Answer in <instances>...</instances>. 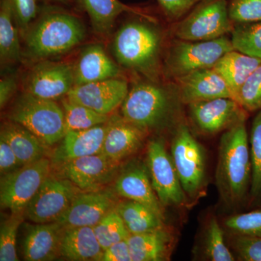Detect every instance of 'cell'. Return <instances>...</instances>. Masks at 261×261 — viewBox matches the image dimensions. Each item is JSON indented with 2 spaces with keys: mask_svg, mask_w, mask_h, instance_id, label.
Listing matches in <instances>:
<instances>
[{
  "mask_svg": "<svg viewBox=\"0 0 261 261\" xmlns=\"http://www.w3.org/2000/svg\"><path fill=\"white\" fill-rule=\"evenodd\" d=\"M103 252L92 226L64 227L61 257L71 261H102Z\"/></svg>",
  "mask_w": 261,
  "mask_h": 261,
  "instance_id": "cell-23",
  "label": "cell"
},
{
  "mask_svg": "<svg viewBox=\"0 0 261 261\" xmlns=\"http://www.w3.org/2000/svg\"><path fill=\"white\" fill-rule=\"evenodd\" d=\"M231 34L235 50L261 60V21L235 23Z\"/></svg>",
  "mask_w": 261,
  "mask_h": 261,
  "instance_id": "cell-31",
  "label": "cell"
},
{
  "mask_svg": "<svg viewBox=\"0 0 261 261\" xmlns=\"http://www.w3.org/2000/svg\"><path fill=\"white\" fill-rule=\"evenodd\" d=\"M224 224L236 234L261 237V209L233 215L226 219Z\"/></svg>",
  "mask_w": 261,
  "mask_h": 261,
  "instance_id": "cell-37",
  "label": "cell"
},
{
  "mask_svg": "<svg viewBox=\"0 0 261 261\" xmlns=\"http://www.w3.org/2000/svg\"><path fill=\"white\" fill-rule=\"evenodd\" d=\"M155 20H134L121 27L113 39L112 49L123 68L160 82L163 73V36Z\"/></svg>",
  "mask_w": 261,
  "mask_h": 261,
  "instance_id": "cell-1",
  "label": "cell"
},
{
  "mask_svg": "<svg viewBox=\"0 0 261 261\" xmlns=\"http://www.w3.org/2000/svg\"><path fill=\"white\" fill-rule=\"evenodd\" d=\"M232 247L239 260L261 261V237L236 234Z\"/></svg>",
  "mask_w": 261,
  "mask_h": 261,
  "instance_id": "cell-39",
  "label": "cell"
},
{
  "mask_svg": "<svg viewBox=\"0 0 261 261\" xmlns=\"http://www.w3.org/2000/svg\"><path fill=\"white\" fill-rule=\"evenodd\" d=\"M75 85L121 78L122 71L99 44L87 46L73 66Z\"/></svg>",
  "mask_w": 261,
  "mask_h": 261,
  "instance_id": "cell-22",
  "label": "cell"
},
{
  "mask_svg": "<svg viewBox=\"0 0 261 261\" xmlns=\"http://www.w3.org/2000/svg\"><path fill=\"white\" fill-rule=\"evenodd\" d=\"M190 118L200 132L215 135L246 119L247 111L232 98L220 97L188 105Z\"/></svg>",
  "mask_w": 261,
  "mask_h": 261,
  "instance_id": "cell-14",
  "label": "cell"
},
{
  "mask_svg": "<svg viewBox=\"0 0 261 261\" xmlns=\"http://www.w3.org/2000/svg\"><path fill=\"white\" fill-rule=\"evenodd\" d=\"M172 237L164 228L147 232L130 234L128 238L132 261L167 260Z\"/></svg>",
  "mask_w": 261,
  "mask_h": 261,
  "instance_id": "cell-26",
  "label": "cell"
},
{
  "mask_svg": "<svg viewBox=\"0 0 261 261\" xmlns=\"http://www.w3.org/2000/svg\"><path fill=\"white\" fill-rule=\"evenodd\" d=\"M86 37L80 18L61 10L44 13L24 36L23 55L35 62L44 61L74 49Z\"/></svg>",
  "mask_w": 261,
  "mask_h": 261,
  "instance_id": "cell-3",
  "label": "cell"
},
{
  "mask_svg": "<svg viewBox=\"0 0 261 261\" xmlns=\"http://www.w3.org/2000/svg\"><path fill=\"white\" fill-rule=\"evenodd\" d=\"M108 123L89 129L67 132L51 152V165L101 153Z\"/></svg>",
  "mask_w": 261,
  "mask_h": 261,
  "instance_id": "cell-20",
  "label": "cell"
},
{
  "mask_svg": "<svg viewBox=\"0 0 261 261\" xmlns=\"http://www.w3.org/2000/svg\"><path fill=\"white\" fill-rule=\"evenodd\" d=\"M238 102L247 112L261 109V64L252 72L240 89Z\"/></svg>",
  "mask_w": 261,
  "mask_h": 261,
  "instance_id": "cell-36",
  "label": "cell"
},
{
  "mask_svg": "<svg viewBox=\"0 0 261 261\" xmlns=\"http://www.w3.org/2000/svg\"><path fill=\"white\" fill-rule=\"evenodd\" d=\"M173 81L180 100L184 104L220 97L233 99L224 79L213 68L195 70Z\"/></svg>",
  "mask_w": 261,
  "mask_h": 261,
  "instance_id": "cell-17",
  "label": "cell"
},
{
  "mask_svg": "<svg viewBox=\"0 0 261 261\" xmlns=\"http://www.w3.org/2000/svg\"><path fill=\"white\" fill-rule=\"evenodd\" d=\"M128 82L122 78L110 79L75 85L66 97L104 115H111L121 106L128 93Z\"/></svg>",
  "mask_w": 261,
  "mask_h": 261,
  "instance_id": "cell-16",
  "label": "cell"
},
{
  "mask_svg": "<svg viewBox=\"0 0 261 261\" xmlns=\"http://www.w3.org/2000/svg\"><path fill=\"white\" fill-rule=\"evenodd\" d=\"M23 166L4 137L0 136V173L1 176L13 172Z\"/></svg>",
  "mask_w": 261,
  "mask_h": 261,
  "instance_id": "cell-42",
  "label": "cell"
},
{
  "mask_svg": "<svg viewBox=\"0 0 261 261\" xmlns=\"http://www.w3.org/2000/svg\"><path fill=\"white\" fill-rule=\"evenodd\" d=\"M252 179L250 194L253 199L261 197V109L252 121L250 137Z\"/></svg>",
  "mask_w": 261,
  "mask_h": 261,
  "instance_id": "cell-35",
  "label": "cell"
},
{
  "mask_svg": "<svg viewBox=\"0 0 261 261\" xmlns=\"http://www.w3.org/2000/svg\"><path fill=\"white\" fill-rule=\"evenodd\" d=\"M90 19L94 32L101 38H107L112 33L117 18L123 13H133L155 20L151 15L138 8L123 4L120 0H81Z\"/></svg>",
  "mask_w": 261,
  "mask_h": 261,
  "instance_id": "cell-24",
  "label": "cell"
},
{
  "mask_svg": "<svg viewBox=\"0 0 261 261\" xmlns=\"http://www.w3.org/2000/svg\"><path fill=\"white\" fill-rule=\"evenodd\" d=\"M58 175L69 180L82 191L106 188L116 180L119 173L120 162L102 153L86 156L53 166Z\"/></svg>",
  "mask_w": 261,
  "mask_h": 261,
  "instance_id": "cell-12",
  "label": "cell"
},
{
  "mask_svg": "<svg viewBox=\"0 0 261 261\" xmlns=\"http://www.w3.org/2000/svg\"><path fill=\"white\" fill-rule=\"evenodd\" d=\"M80 191L69 180L50 173L25 207V218L37 224L56 222Z\"/></svg>",
  "mask_w": 261,
  "mask_h": 261,
  "instance_id": "cell-10",
  "label": "cell"
},
{
  "mask_svg": "<svg viewBox=\"0 0 261 261\" xmlns=\"http://www.w3.org/2000/svg\"><path fill=\"white\" fill-rule=\"evenodd\" d=\"M93 229L103 250L114 243L126 240L130 234L123 219L115 210L94 225Z\"/></svg>",
  "mask_w": 261,
  "mask_h": 261,
  "instance_id": "cell-32",
  "label": "cell"
},
{
  "mask_svg": "<svg viewBox=\"0 0 261 261\" xmlns=\"http://www.w3.org/2000/svg\"><path fill=\"white\" fill-rule=\"evenodd\" d=\"M53 1L57 2V3H63V4H66V3H69L70 0H53Z\"/></svg>",
  "mask_w": 261,
  "mask_h": 261,
  "instance_id": "cell-45",
  "label": "cell"
},
{
  "mask_svg": "<svg viewBox=\"0 0 261 261\" xmlns=\"http://www.w3.org/2000/svg\"><path fill=\"white\" fill-rule=\"evenodd\" d=\"M146 134V130L132 124L123 117H111L101 153L120 162L140 149Z\"/></svg>",
  "mask_w": 261,
  "mask_h": 261,
  "instance_id": "cell-21",
  "label": "cell"
},
{
  "mask_svg": "<svg viewBox=\"0 0 261 261\" xmlns=\"http://www.w3.org/2000/svg\"><path fill=\"white\" fill-rule=\"evenodd\" d=\"M228 10L233 23L261 21V0H228Z\"/></svg>",
  "mask_w": 261,
  "mask_h": 261,
  "instance_id": "cell-38",
  "label": "cell"
},
{
  "mask_svg": "<svg viewBox=\"0 0 261 261\" xmlns=\"http://www.w3.org/2000/svg\"><path fill=\"white\" fill-rule=\"evenodd\" d=\"M171 159L185 193L195 197L205 179V153L190 128L180 124L173 137Z\"/></svg>",
  "mask_w": 261,
  "mask_h": 261,
  "instance_id": "cell-9",
  "label": "cell"
},
{
  "mask_svg": "<svg viewBox=\"0 0 261 261\" xmlns=\"http://www.w3.org/2000/svg\"><path fill=\"white\" fill-rule=\"evenodd\" d=\"M113 189L120 197L143 204L164 220L162 203L154 192L145 165L136 163L118 173Z\"/></svg>",
  "mask_w": 261,
  "mask_h": 261,
  "instance_id": "cell-19",
  "label": "cell"
},
{
  "mask_svg": "<svg viewBox=\"0 0 261 261\" xmlns=\"http://www.w3.org/2000/svg\"><path fill=\"white\" fill-rule=\"evenodd\" d=\"M25 224L22 239V254L27 261H50L60 256L64 227L58 221Z\"/></svg>",
  "mask_w": 261,
  "mask_h": 261,
  "instance_id": "cell-18",
  "label": "cell"
},
{
  "mask_svg": "<svg viewBox=\"0 0 261 261\" xmlns=\"http://www.w3.org/2000/svg\"><path fill=\"white\" fill-rule=\"evenodd\" d=\"M0 136L4 137L23 165L36 162L45 155L47 146L25 127L9 121L2 125Z\"/></svg>",
  "mask_w": 261,
  "mask_h": 261,
  "instance_id": "cell-27",
  "label": "cell"
},
{
  "mask_svg": "<svg viewBox=\"0 0 261 261\" xmlns=\"http://www.w3.org/2000/svg\"><path fill=\"white\" fill-rule=\"evenodd\" d=\"M51 160L47 158L24 165L21 168L1 176L0 205L10 213L24 212L25 207L50 175Z\"/></svg>",
  "mask_w": 261,
  "mask_h": 261,
  "instance_id": "cell-8",
  "label": "cell"
},
{
  "mask_svg": "<svg viewBox=\"0 0 261 261\" xmlns=\"http://www.w3.org/2000/svg\"><path fill=\"white\" fill-rule=\"evenodd\" d=\"M181 102L174 83L164 86L147 80L137 82L121 105L122 117L146 130L167 125Z\"/></svg>",
  "mask_w": 261,
  "mask_h": 261,
  "instance_id": "cell-4",
  "label": "cell"
},
{
  "mask_svg": "<svg viewBox=\"0 0 261 261\" xmlns=\"http://www.w3.org/2000/svg\"><path fill=\"white\" fill-rule=\"evenodd\" d=\"M260 64V59L233 49L221 57L213 68L224 79L233 99L238 101L240 89Z\"/></svg>",
  "mask_w": 261,
  "mask_h": 261,
  "instance_id": "cell-25",
  "label": "cell"
},
{
  "mask_svg": "<svg viewBox=\"0 0 261 261\" xmlns=\"http://www.w3.org/2000/svg\"><path fill=\"white\" fill-rule=\"evenodd\" d=\"M8 117L9 121L25 127L47 147L59 143L66 133L64 111L56 100L24 92L13 103Z\"/></svg>",
  "mask_w": 261,
  "mask_h": 261,
  "instance_id": "cell-5",
  "label": "cell"
},
{
  "mask_svg": "<svg viewBox=\"0 0 261 261\" xmlns=\"http://www.w3.org/2000/svg\"><path fill=\"white\" fill-rule=\"evenodd\" d=\"M216 179L220 196L229 207L241 203L246 197L251 185L252 163L245 121L223 134Z\"/></svg>",
  "mask_w": 261,
  "mask_h": 261,
  "instance_id": "cell-2",
  "label": "cell"
},
{
  "mask_svg": "<svg viewBox=\"0 0 261 261\" xmlns=\"http://www.w3.org/2000/svg\"><path fill=\"white\" fill-rule=\"evenodd\" d=\"M147 167L152 187L162 205H185L187 194L162 139L149 141L147 149Z\"/></svg>",
  "mask_w": 261,
  "mask_h": 261,
  "instance_id": "cell-11",
  "label": "cell"
},
{
  "mask_svg": "<svg viewBox=\"0 0 261 261\" xmlns=\"http://www.w3.org/2000/svg\"><path fill=\"white\" fill-rule=\"evenodd\" d=\"M204 251L211 260H235L232 252L225 243L224 231L215 217L211 218L206 228Z\"/></svg>",
  "mask_w": 261,
  "mask_h": 261,
  "instance_id": "cell-34",
  "label": "cell"
},
{
  "mask_svg": "<svg viewBox=\"0 0 261 261\" xmlns=\"http://www.w3.org/2000/svg\"><path fill=\"white\" fill-rule=\"evenodd\" d=\"M114 189L106 188L91 191L81 190L73 199L68 210L58 221L63 227L93 226L120 202Z\"/></svg>",
  "mask_w": 261,
  "mask_h": 261,
  "instance_id": "cell-15",
  "label": "cell"
},
{
  "mask_svg": "<svg viewBox=\"0 0 261 261\" xmlns=\"http://www.w3.org/2000/svg\"><path fill=\"white\" fill-rule=\"evenodd\" d=\"M228 0H202L181 20L173 23V38L186 41H207L232 32Z\"/></svg>",
  "mask_w": 261,
  "mask_h": 261,
  "instance_id": "cell-7",
  "label": "cell"
},
{
  "mask_svg": "<svg viewBox=\"0 0 261 261\" xmlns=\"http://www.w3.org/2000/svg\"><path fill=\"white\" fill-rule=\"evenodd\" d=\"M19 32L24 37L37 15V0H10Z\"/></svg>",
  "mask_w": 261,
  "mask_h": 261,
  "instance_id": "cell-40",
  "label": "cell"
},
{
  "mask_svg": "<svg viewBox=\"0 0 261 261\" xmlns=\"http://www.w3.org/2000/svg\"><path fill=\"white\" fill-rule=\"evenodd\" d=\"M102 261H132L128 239L114 243L105 250Z\"/></svg>",
  "mask_w": 261,
  "mask_h": 261,
  "instance_id": "cell-43",
  "label": "cell"
},
{
  "mask_svg": "<svg viewBox=\"0 0 261 261\" xmlns=\"http://www.w3.org/2000/svg\"><path fill=\"white\" fill-rule=\"evenodd\" d=\"M233 49L231 39L226 36L207 41L174 38L165 54L163 73L174 80L195 70L213 68L221 57Z\"/></svg>",
  "mask_w": 261,
  "mask_h": 261,
  "instance_id": "cell-6",
  "label": "cell"
},
{
  "mask_svg": "<svg viewBox=\"0 0 261 261\" xmlns=\"http://www.w3.org/2000/svg\"><path fill=\"white\" fill-rule=\"evenodd\" d=\"M19 29L10 0H2L0 8V60L1 64H13L21 59Z\"/></svg>",
  "mask_w": 261,
  "mask_h": 261,
  "instance_id": "cell-28",
  "label": "cell"
},
{
  "mask_svg": "<svg viewBox=\"0 0 261 261\" xmlns=\"http://www.w3.org/2000/svg\"><path fill=\"white\" fill-rule=\"evenodd\" d=\"M165 17L171 23L181 20L202 0H157Z\"/></svg>",
  "mask_w": 261,
  "mask_h": 261,
  "instance_id": "cell-41",
  "label": "cell"
},
{
  "mask_svg": "<svg viewBox=\"0 0 261 261\" xmlns=\"http://www.w3.org/2000/svg\"><path fill=\"white\" fill-rule=\"evenodd\" d=\"M74 85L73 66L47 60L37 62L23 82L25 93L51 100L68 95Z\"/></svg>",
  "mask_w": 261,
  "mask_h": 261,
  "instance_id": "cell-13",
  "label": "cell"
},
{
  "mask_svg": "<svg viewBox=\"0 0 261 261\" xmlns=\"http://www.w3.org/2000/svg\"><path fill=\"white\" fill-rule=\"evenodd\" d=\"M18 83L13 75L3 77L0 81V108H4L16 92Z\"/></svg>",
  "mask_w": 261,
  "mask_h": 261,
  "instance_id": "cell-44",
  "label": "cell"
},
{
  "mask_svg": "<svg viewBox=\"0 0 261 261\" xmlns=\"http://www.w3.org/2000/svg\"><path fill=\"white\" fill-rule=\"evenodd\" d=\"M115 211L119 214L130 234L163 228V220L153 211L136 201H120Z\"/></svg>",
  "mask_w": 261,
  "mask_h": 261,
  "instance_id": "cell-29",
  "label": "cell"
},
{
  "mask_svg": "<svg viewBox=\"0 0 261 261\" xmlns=\"http://www.w3.org/2000/svg\"><path fill=\"white\" fill-rule=\"evenodd\" d=\"M64 111L65 130L89 129L109 121V115L101 114L88 107L65 98L62 101Z\"/></svg>",
  "mask_w": 261,
  "mask_h": 261,
  "instance_id": "cell-30",
  "label": "cell"
},
{
  "mask_svg": "<svg viewBox=\"0 0 261 261\" xmlns=\"http://www.w3.org/2000/svg\"><path fill=\"white\" fill-rule=\"evenodd\" d=\"M24 212L10 213L1 221L0 226V260L18 261L16 251V239L19 227L23 224Z\"/></svg>",
  "mask_w": 261,
  "mask_h": 261,
  "instance_id": "cell-33",
  "label": "cell"
}]
</instances>
